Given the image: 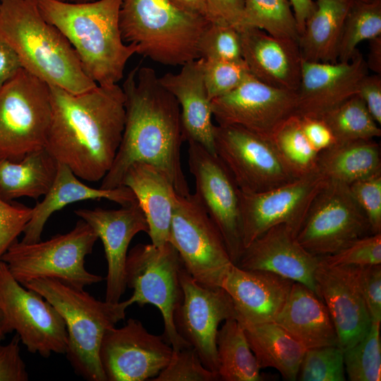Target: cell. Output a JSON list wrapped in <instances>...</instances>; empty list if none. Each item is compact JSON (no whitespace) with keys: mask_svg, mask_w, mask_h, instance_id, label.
<instances>
[{"mask_svg":"<svg viewBox=\"0 0 381 381\" xmlns=\"http://www.w3.org/2000/svg\"><path fill=\"white\" fill-rule=\"evenodd\" d=\"M121 87L125 95L124 130L100 188L121 186L129 166L145 162L164 172L179 195L188 196L190 192L181 165L184 138L176 99L161 85L150 67L134 68Z\"/></svg>","mask_w":381,"mask_h":381,"instance_id":"obj_1","label":"cell"},{"mask_svg":"<svg viewBox=\"0 0 381 381\" xmlns=\"http://www.w3.org/2000/svg\"><path fill=\"white\" fill-rule=\"evenodd\" d=\"M51 120L44 147L79 179L97 182L110 169L124 130L125 95L118 84L73 94L49 85Z\"/></svg>","mask_w":381,"mask_h":381,"instance_id":"obj_2","label":"cell"},{"mask_svg":"<svg viewBox=\"0 0 381 381\" xmlns=\"http://www.w3.org/2000/svg\"><path fill=\"white\" fill-rule=\"evenodd\" d=\"M123 0L68 3L35 0L43 18L58 28L76 52L85 73L99 85L118 84L137 47L122 39Z\"/></svg>","mask_w":381,"mask_h":381,"instance_id":"obj_3","label":"cell"},{"mask_svg":"<svg viewBox=\"0 0 381 381\" xmlns=\"http://www.w3.org/2000/svg\"><path fill=\"white\" fill-rule=\"evenodd\" d=\"M0 38L16 53L23 68L49 85L73 94L97 85L64 35L43 18L35 0H0Z\"/></svg>","mask_w":381,"mask_h":381,"instance_id":"obj_4","label":"cell"},{"mask_svg":"<svg viewBox=\"0 0 381 381\" xmlns=\"http://www.w3.org/2000/svg\"><path fill=\"white\" fill-rule=\"evenodd\" d=\"M48 301L61 314L66 327V356L74 372L88 381H107L99 360L106 332L125 318L128 300L99 301L83 289L52 278H40L23 285Z\"/></svg>","mask_w":381,"mask_h":381,"instance_id":"obj_5","label":"cell"},{"mask_svg":"<svg viewBox=\"0 0 381 381\" xmlns=\"http://www.w3.org/2000/svg\"><path fill=\"white\" fill-rule=\"evenodd\" d=\"M210 20L182 11L169 0H123L122 39L137 54L165 66H182L199 58L198 42Z\"/></svg>","mask_w":381,"mask_h":381,"instance_id":"obj_6","label":"cell"},{"mask_svg":"<svg viewBox=\"0 0 381 381\" xmlns=\"http://www.w3.org/2000/svg\"><path fill=\"white\" fill-rule=\"evenodd\" d=\"M98 238L91 226L80 219L70 231L58 234L46 241H17L1 260L22 285L37 279L52 278L83 289L104 279L85 267V258L92 253Z\"/></svg>","mask_w":381,"mask_h":381,"instance_id":"obj_7","label":"cell"},{"mask_svg":"<svg viewBox=\"0 0 381 381\" xmlns=\"http://www.w3.org/2000/svg\"><path fill=\"white\" fill-rule=\"evenodd\" d=\"M182 266L178 251L167 241L160 246L136 244L128 252L125 268L126 287L133 290L128 303L151 304L159 309L164 326L163 337L174 351L190 346L179 334L174 322L183 296L179 279Z\"/></svg>","mask_w":381,"mask_h":381,"instance_id":"obj_8","label":"cell"},{"mask_svg":"<svg viewBox=\"0 0 381 381\" xmlns=\"http://www.w3.org/2000/svg\"><path fill=\"white\" fill-rule=\"evenodd\" d=\"M51 113L49 85L20 68L0 88V159L44 147Z\"/></svg>","mask_w":381,"mask_h":381,"instance_id":"obj_9","label":"cell"},{"mask_svg":"<svg viewBox=\"0 0 381 381\" xmlns=\"http://www.w3.org/2000/svg\"><path fill=\"white\" fill-rule=\"evenodd\" d=\"M168 241L198 283L221 287L234 263L221 233L193 194L176 195Z\"/></svg>","mask_w":381,"mask_h":381,"instance_id":"obj_10","label":"cell"},{"mask_svg":"<svg viewBox=\"0 0 381 381\" xmlns=\"http://www.w3.org/2000/svg\"><path fill=\"white\" fill-rule=\"evenodd\" d=\"M0 313L6 334L15 331L29 352L44 358L66 353L68 334L61 314L40 294L20 284L2 260Z\"/></svg>","mask_w":381,"mask_h":381,"instance_id":"obj_11","label":"cell"},{"mask_svg":"<svg viewBox=\"0 0 381 381\" xmlns=\"http://www.w3.org/2000/svg\"><path fill=\"white\" fill-rule=\"evenodd\" d=\"M369 234L368 221L349 186L327 180L314 198L296 238L309 253L322 257Z\"/></svg>","mask_w":381,"mask_h":381,"instance_id":"obj_12","label":"cell"},{"mask_svg":"<svg viewBox=\"0 0 381 381\" xmlns=\"http://www.w3.org/2000/svg\"><path fill=\"white\" fill-rule=\"evenodd\" d=\"M193 193L221 233L232 262L243 251L240 189L219 158L200 144L188 141Z\"/></svg>","mask_w":381,"mask_h":381,"instance_id":"obj_13","label":"cell"},{"mask_svg":"<svg viewBox=\"0 0 381 381\" xmlns=\"http://www.w3.org/2000/svg\"><path fill=\"white\" fill-rule=\"evenodd\" d=\"M214 140L216 155L242 192L266 191L298 179L270 139L238 126L215 125Z\"/></svg>","mask_w":381,"mask_h":381,"instance_id":"obj_14","label":"cell"},{"mask_svg":"<svg viewBox=\"0 0 381 381\" xmlns=\"http://www.w3.org/2000/svg\"><path fill=\"white\" fill-rule=\"evenodd\" d=\"M179 279L183 296L174 315L176 329L195 350L202 364L217 374L218 327L223 321L236 319L233 301L222 287L208 288L198 283L183 265Z\"/></svg>","mask_w":381,"mask_h":381,"instance_id":"obj_15","label":"cell"},{"mask_svg":"<svg viewBox=\"0 0 381 381\" xmlns=\"http://www.w3.org/2000/svg\"><path fill=\"white\" fill-rule=\"evenodd\" d=\"M296 110V92L268 85L251 74L232 91L212 100L217 125L238 126L270 140Z\"/></svg>","mask_w":381,"mask_h":381,"instance_id":"obj_16","label":"cell"},{"mask_svg":"<svg viewBox=\"0 0 381 381\" xmlns=\"http://www.w3.org/2000/svg\"><path fill=\"white\" fill-rule=\"evenodd\" d=\"M327 181L317 171L266 191H241L244 248L280 224L286 225L296 236L314 198Z\"/></svg>","mask_w":381,"mask_h":381,"instance_id":"obj_17","label":"cell"},{"mask_svg":"<svg viewBox=\"0 0 381 381\" xmlns=\"http://www.w3.org/2000/svg\"><path fill=\"white\" fill-rule=\"evenodd\" d=\"M172 351L163 335L150 333L140 321L130 318L106 332L99 356L107 381H144L158 375Z\"/></svg>","mask_w":381,"mask_h":381,"instance_id":"obj_18","label":"cell"},{"mask_svg":"<svg viewBox=\"0 0 381 381\" xmlns=\"http://www.w3.org/2000/svg\"><path fill=\"white\" fill-rule=\"evenodd\" d=\"M368 74L365 59L359 50L349 61L302 60L300 84L296 92V115L322 118L357 95L361 80Z\"/></svg>","mask_w":381,"mask_h":381,"instance_id":"obj_19","label":"cell"},{"mask_svg":"<svg viewBox=\"0 0 381 381\" xmlns=\"http://www.w3.org/2000/svg\"><path fill=\"white\" fill-rule=\"evenodd\" d=\"M315 281L335 327L339 345L345 351L361 340L372 324L359 286L357 266H329L320 257Z\"/></svg>","mask_w":381,"mask_h":381,"instance_id":"obj_20","label":"cell"},{"mask_svg":"<svg viewBox=\"0 0 381 381\" xmlns=\"http://www.w3.org/2000/svg\"><path fill=\"white\" fill-rule=\"evenodd\" d=\"M75 213L91 226L102 242L107 262L104 300L117 303L127 288L125 268L129 244L137 234H147L146 218L138 201L117 210L79 209Z\"/></svg>","mask_w":381,"mask_h":381,"instance_id":"obj_21","label":"cell"},{"mask_svg":"<svg viewBox=\"0 0 381 381\" xmlns=\"http://www.w3.org/2000/svg\"><path fill=\"white\" fill-rule=\"evenodd\" d=\"M319 262V256L306 250L297 241L296 234L280 224L246 246L236 265L243 270L275 273L306 285L318 296L315 272Z\"/></svg>","mask_w":381,"mask_h":381,"instance_id":"obj_22","label":"cell"},{"mask_svg":"<svg viewBox=\"0 0 381 381\" xmlns=\"http://www.w3.org/2000/svg\"><path fill=\"white\" fill-rule=\"evenodd\" d=\"M294 282L275 273L243 270L233 264L221 287L231 296L241 325L274 322Z\"/></svg>","mask_w":381,"mask_h":381,"instance_id":"obj_23","label":"cell"},{"mask_svg":"<svg viewBox=\"0 0 381 381\" xmlns=\"http://www.w3.org/2000/svg\"><path fill=\"white\" fill-rule=\"evenodd\" d=\"M239 30L242 59L250 73L268 85L296 92L302 63L298 42L276 37L254 28Z\"/></svg>","mask_w":381,"mask_h":381,"instance_id":"obj_24","label":"cell"},{"mask_svg":"<svg viewBox=\"0 0 381 381\" xmlns=\"http://www.w3.org/2000/svg\"><path fill=\"white\" fill-rule=\"evenodd\" d=\"M202 58L181 66L177 73L159 77L161 85L177 100L184 141H195L216 155L212 101L205 87Z\"/></svg>","mask_w":381,"mask_h":381,"instance_id":"obj_25","label":"cell"},{"mask_svg":"<svg viewBox=\"0 0 381 381\" xmlns=\"http://www.w3.org/2000/svg\"><path fill=\"white\" fill-rule=\"evenodd\" d=\"M107 199L121 206L137 201L133 191L126 186L111 189L95 188L82 183L65 164L59 163L54 181L44 199L32 207L31 218L23 231L21 242L41 240L44 225L50 216L65 206L86 200Z\"/></svg>","mask_w":381,"mask_h":381,"instance_id":"obj_26","label":"cell"},{"mask_svg":"<svg viewBox=\"0 0 381 381\" xmlns=\"http://www.w3.org/2000/svg\"><path fill=\"white\" fill-rule=\"evenodd\" d=\"M274 322L306 349L339 345L337 331L325 304L313 291L301 283H293L288 298Z\"/></svg>","mask_w":381,"mask_h":381,"instance_id":"obj_27","label":"cell"},{"mask_svg":"<svg viewBox=\"0 0 381 381\" xmlns=\"http://www.w3.org/2000/svg\"><path fill=\"white\" fill-rule=\"evenodd\" d=\"M122 186L135 195L146 218L151 243L160 246L168 241L172 212L178 194L160 169L145 162H135L126 170Z\"/></svg>","mask_w":381,"mask_h":381,"instance_id":"obj_28","label":"cell"},{"mask_svg":"<svg viewBox=\"0 0 381 381\" xmlns=\"http://www.w3.org/2000/svg\"><path fill=\"white\" fill-rule=\"evenodd\" d=\"M353 0H316L299 35L302 60L335 63L344 21Z\"/></svg>","mask_w":381,"mask_h":381,"instance_id":"obj_29","label":"cell"},{"mask_svg":"<svg viewBox=\"0 0 381 381\" xmlns=\"http://www.w3.org/2000/svg\"><path fill=\"white\" fill-rule=\"evenodd\" d=\"M58 164L45 147L19 161L0 159V198L12 202L23 197L44 196L54 181Z\"/></svg>","mask_w":381,"mask_h":381,"instance_id":"obj_30","label":"cell"},{"mask_svg":"<svg viewBox=\"0 0 381 381\" xmlns=\"http://www.w3.org/2000/svg\"><path fill=\"white\" fill-rule=\"evenodd\" d=\"M260 368H272L286 380H297L306 349L274 322L241 325Z\"/></svg>","mask_w":381,"mask_h":381,"instance_id":"obj_31","label":"cell"},{"mask_svg":"<svg viewBox=\"0 0 381 381\" xmlns=\"http://www.w3.org/2000/svg\"><path fill=\"white\" fill-rule=\"evenodd\" d=\"M318 171L328 181L349 186L381 172L380 146L374 140L335 144L319 152Z\"/></svg>","mask_w":381,"mask_h":381,"instance_id":"obj_32","label":"cell"},{"mask_svg":"<svg viewBox=\"0 0 381 381\" xmlns=\"http://www.w3.org/2000/svg\"><path fill=\"white\" fill-rule=\"evenodd\" d=\"M217 374L224 381H261L265 377L236 319L224 321L217 339Z\"/></svg>","mask_w":381,"mask_h":381,"instance_id":"obj_33","label":"cell"},{"mask_svg":"<svg viewBox=\"0 0 381 381\" xmlns=\"http://www.w3.org/2000/svg\"><path fill=\"white\" fill-rule=\"evenodd\" d=\"M330 128L336 144L359 140H374L381 135V129L356 95L322 118Z\"/></svg>","mask_w":381,"mask_h":381,"instance_id":"obj_34","label":"cell"},{"mask_svg":"<svg viewBox=\"0 0 381 381\" xmlns=\"http://www.w3.org/2000/svg\"><path fill=\"white\" fill-rule=\"evenodd\" d=\"M271 140L282 162L296 178L318 171V152L306 138L297 115L290 117L274 133Z\"/></svg>","mask_w":381,"mask_h":381,"instance_id":"obj_35","label":"cell"},{"mask_svg":"<svg viewBox=\"0 0 381 381\" xmlns=\"http://www.w3.org/2000/svg\"><path fill=\"white\" fill-rule=\"evenodd\" d=\"M380 36L381 0L353 1L343 27L338 61H350L361 42Z\"/></svg>","mask_w":381,"mask_h":381,"instance_id":"obj_36","label":"cell"},{"mask_svg":"<svg viewBox=\"0 0 381 381\" xmlns=\"http://www.w3.org/2000/svg\"><path fill=\"white\" fill-rule=\"evenodd\" d=\"M254 28L279 38L298 42L296 21L288 0H244L239 28Z\"/></svg>","mask_w":381,"mask_h":381,"instance_id":"obj_37","label":"cell"},{"mask_svg":"<svg viewBox=\"0 0 381 381\" xmlns=\"http://www.w3.org/2000/svg\"><path fill=\"white\" fill-rule=\"evenodd\" d=\"M380 323L372 322L366 335L344 351V368L349 380H381Z\"/></svg>","mask_w":381,"mask_h":381,"instance_id":"obj_38","label":"cell"},{"mask_svg":"<svg viewBox=\"0 0 381 381\" xmlns=\"http://www.w3.org/2000/svg\"><path fill=\"white\" fill-rule=\"evenodd\" d=\"M300 381H344V351L339 346L306 349L300 365Z\"/></svg>","mask_w":381,"mask_h":381,"instance_id":"obj_39","label":"cell"},{"mask_svg":"<svg viewBox=\"0 0 381 381\" xmlns=\"http://www.w3.org/2000/svg\"><path fill=\"white\" fill-rule=\"evenodd\" d=\"M199 58L220 61L242 60L241 33L228 24L210 23L198 42Z\"/></svg>","mask_w":381,"mask_h":381,"instance_id":"obj_40","label":"cell"},{"mask_svg":"<svg viewBox=\"0 0 381 381\" xmlns=\"http://www.w3.org/2000/svg\"><path fill=\"white\" fill-rule=\"evenodd\" d=\"M202 59L204 82L211 101L232 91L250 75L243 59L237 61Z\"/></svg>","mask_w":381,"mask_h":381,"instance_id":"obj_41","label":"cell"},{"mask_svg":"<svg viewBox=\"0 0 381 381\" xmlns=\"http://www.w3.org/2000/svg\"><path fill=\"white\" fill-rule=\"evenodd\" d=\"M152 381H215L217 373L207 368L195 350L188 346L172 351L169 362Z\"/></svg>","mask_w":381,"mask_h":381,"instance_id":"obj_42","label":"cell"},{"mask_svg":"<svg viewBox=\"0 0 381 381\" xmlns=\"http://www.w3.org/2000/svg\"><path fill=\"white\" fill-rule=\"evenodd\" d=\"M320 258L329 266L380 265L381 233L357 238L339 251Z\"/></svg>","mask_w":381,"mask_h":381,"instance_id":"obj_43","label":"cell"},{"mask_svg":"<svg viewBox=\"0 0 381 381\" xmlns=\"http://www.w3.org/2000/svg\"><path fill=\"white\" fill-rule=\"evenodd\" d=\"M349 188L368 221L371 234L381 233V172L357 181Z\"/></svg>","mask_w":381,"mask_h":381,"instance_id":"obj_44","label":"cell"},{"mask_svg":"<svg viewBox=\"0 0 381 381\" xmlns=\"http://www.w3.org/2000/svg\"><path fill=\"white\" fill-rule=\"evenodd\" d=\"M32 207L0 198V260L29 222Z\"/></svg>","mask_w":381,"mask_h":381,"instance_id":"obj_45","label":"cell"},{"mask_svg":"<svg viewBox=\"0 0 381 381\" xmlns=\"http://www.w3.org/2000/svg\"><path fill=\"white\" fill-rule=\"evenodd\" d=\"M359 286L372 322H381V264L357 266Z\"/></svg>","mask_w":381,"mask_h":381,"instance_id":"obj_46","label":"cell"},{"mask_svg":"<svg viewBox=\"0 0 381 381\" xmlns=\"http://www.w3.org/2000/svg\"><path fill=\"white\" fill-rule=\"evenodd\" d=\"M0 341V381H27L26 365L20 355V339L16 334L6 344Z\"/></svg>","mask_w":381,"mask_h":381,"instance_id":"obj_47","label":"cell"},{"mask_svg":"<svg viewBox=\"0 0 381 381\" xmlns=\"http://www.w3.org/2000/svg\"><path fill=\"white\" fill-rule=\"evenodd\" d=\"M210 23H224L240 28L244 0H206Z\"/></svg>","mask_w":381,"mask_h":381,"instance_id":"obj_48","label":"cell"},{"mask_svg":"<svg viewBox=\"0 0 381 381\" xmlns=\"http://www.w3.org/2000/svg\"><path fill=\"white\" fill-rule=\"evenodd\" d=\"M302 131L312 147L318 153L336 144L333 134L322 118L299 116Z\"/></svg>","mask_w":381,"mask_h":381,"instance_id":"obj_49","label":"cell"},{"mask_svg":"<svg viewBox=\"0 0 381 381\" xmlns=\"http://www.w3.org/2000/svg\"><path fill=\"white\" fill-rule=\"evenodd\" d=\"M357 95L377 122L381 124V75H366L361 81Z\"/></svg>","mask_w":381,"mask_h":381,"instance_id":"obj_50","label":"cell"},{"mask_svg":"<svg viewBox=\"0 0 381 381\" xmlns=\"http://www.w3.org/2000/svg\"><path fill=\"white\" fill-rule=\"evenodd\" d=\"M22 68L14 50L0 38V88Z\"/></svg>","mask_w":381,"mask_h":381,"instance_id":"obj_51","label":"cell"},{"mask_svg":"<svg viewBox=\"0 0 381 381\" xmlns=\"http://www.w3.org/2000/svg\"><path fill=\"white\" fill-rule=\"evenodd\" d=\"M293 9L299 35L303 30L306 21L315 8L313 0H288Z\"/></svg>","mask_w":381,"mask_h":381,"instance_id":"obj_52","label":"cell"},{"mask_svg":"<svg viewBox=\"0 0 381 381\" xmlns=\"http://www.w3.org/2000/svg\"><path fill=\"white\" fill-rule=\"evenodd\" d=\"M369 52L365 60L368 70L381 75V36L369 40Z\"/></svg>","mask_w":381,"mask_h":381,"instance_id":"obj_53","label":"cell"},{"mask_svg":"<svg viewBox=\"0 0 381 381\" xmlns=\"http://www.w3.org/2000/svg\"><path fill=\"white\" fill-rule=\"evenodd\" d=\"M169 1L182 11L199 15L208 19L206 0H169Z\"/></svg>","mask_w":381,"mask_h":381,"instance_id":"obj_54","label":"cell"},{"mask_svg":"<svg viewBox=\"0 0 381 381\" xmlns=\"http://www.w3.org/2000/svg\"><path fill=\"white\" fill-rule=\"evenodd\" d=\"M6 333L4 332V327H3V320H2V316L1 315V313H0V341H2L5 339L6 337Z\"/></svg>","mask_w":381,"mask_h":381,"instance_id":"obj_55","label":"cell"},{"mask_svg":"<svg viewBox=\"0 0 381 381\" xmlns=\"http://www.w3.org/2000/svg\"><path fill=\"white\" fill-rule=\"evenodd\" d=\"M64 2H68V3H85V2H90L95 0H58Z\"/></svg>","mask_w":381,"mask_h":381,"instance_id":"obj_56","label":"cell"},{"mask_svg":"<svg viewBox=\"0 0 381 381\" xmlns=\"http://www.w3.org/2000/svg\"><path fill=\"white\" fill-rule=\"evenodd\" d=\"M353 1H371V0H353Z\"/></svg>","mask_w":381,"mask_h":381,"instance_id":"obj_57","label":"cell"}]
</instances>
